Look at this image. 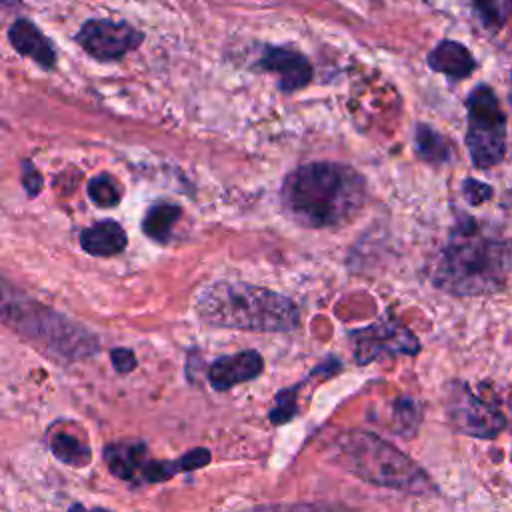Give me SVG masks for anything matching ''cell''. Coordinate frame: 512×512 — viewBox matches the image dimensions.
I'll list each match as a JSON object with an SVG mask.
<instances>
[{"instance_id": "obj_26", "label": "cell", "mask_w": 512, "mask_h": 512, "mask_svg": "<svg viewBox=\"0 0 512 512\" xmlns=\"http://www.w3.org/2000/svg\"><path fill=\"white\" fill-rule=\"evenodd\" d=\"M22 184H24V190L28 196H36L42 188V176L30 162L22 164Z\"/></svg>"}, {"instance_id": "obj_23", "label": "cell", "mask_w": 512, "mask_h": 512, "mask_svg": "<svg viewBox=\"0 0 512 512\" xmlns=\"http://www.w3.org/2000/svg\"><path fill=\"white\" fill-rule=\"evenodd\" d=\"M304 382L296 384L294 388H286V390H280L276 394V402H274V408L270 410V422L272 424H284L288 422L294 414H296V408H298V390Z\"/></svg>"}, {"instance_id": "obj_3", "label": "cell", "mask_w": 512, "mask_h": 512, "mask_svg": "<svg viewBox=\"0 0 512 512\" xmlns=\"http://www.w3.org/2000/svg\"><path fill=\"white\" fill-rule=\"evenodd\" d=\"M328 454L336 466L364 482L408 494H430L436 490L428 474L412 458L374 432H344L332 442Z\"/></svg>"}, {"instance_id": "obj_9", "label": "cell", "mask_w": 512, "mask_h": 512, "mask_svg": "<svg viewBox=\"0 0 512 512\" xmlns=\"http://www.w3.org/2000/svg\"><path fill=\"white\" fill-rule=\"evenodd\" d=\"M354 356L358 364H368L388 354H416L420 350L418 338L394 320L376 322L350 334Z\"/></svg>"}, {"instance_id": "obj_11", "label": "cell", "mask_w": 512, "mask_h": 512, "mask_svg": "<svg viewBox=\"0 0 512 512\" xmlns=\"http://www.w3.org/2000/svg\"><path fill=\"white\" fill-rule=\"evenodd\" d=\"M262 368V356L256 350H244L214 360L208 368V380L214 390H230L236 384L256 378Z\"/></svg>"}, {"instance_id": "obj_7", "label": "cell", "mask_w": 512, "mask_h": 512, "mask_svg": "<svg viewBox=\"0 0 512 512\" xmlns=\"http://www.w3.org/2000/svg\"><path fill=\"white\" fill-rule=\"evenodd\" d=\"M446 414L454 430L474 438H494L504 428V414L480 398L464 382H454L446 398Z\"/></svg>"}, {"instance_id": "obj_18", "label": "cell", "mask_w": 512, "mask_h": 512, "mask_svg": "<svg viewBox=\"0 0 512 512\" xmlns=\"http://www.w3.org/2000/svg\"><path fill=\"white\" fill-rule=\"evenodd\" d=\"M414 144H416L418 156L422 160H426L428 164L440 166V164H446L452 158L450 142L428 124H418L416 126Z\"/></svg>"}, {"instance_id": "obj_5", "label": "cell", "mask_w": 512, "mask_h": 512, "mask_svg": "<svg viewBox=\"0 0 512 512\" xmlns=\"http://www.w3.org/2000/svg\"><path fill=\"white\" fill-rule=\"evenodd\" d=\"M468 130L466 146L476 168L498 166L506 156V116L496 92L478 84L466 98Z\"/></svg>"}, {"instance_id": "obj_16", "label": "cell", "mask_w": 512, "mask_h": 512, "mask_svg": "<svg viewBox=\"0 0 512 512\" xmlns=\"http://www.w3.org/2000/svg\"><path fill=\"white\" fill-rule=\"evenodd\" d=\"M80 244L92 256H112L126 248L128 238L118 222L102 220L82 230Z\"/></svg>"}, {"instance_id": "obj_1", "label": "cell", "mask_w": 512, "mask_h": 512, "mask_svg": "<svg viewBox=\"0 0 512 512\" xmlns=\"http://www.w3.org/2000/svg\"><path fill=\"white\" fill-rule=\"evenodd\" d=\"M284 212L306 228L348 222L366 200V182L350 166L312 162L296 168L282 184Z\"/></svg>"}, {"instance_id": "obj_17", "label": "cell", "mask_w": 512, "mask_h": 512, "mask_svg": "<svg viewBox=\"0 0 512 512\" xmlns=\"http://www.w3.org/2000/svg\"><path fill=\"white\" fill-rule=\"evenodd\" d=\"M210 462V452L206 448H194L182 454L178 460H162V462H146L142 468V478L146 482H166L178 472H188L202 468Z\"/></svg>"}, {"instance_id": "obj_2", "label": "cell", "mask_w": 512, "mask_h": 512, "mask_svg": "<svg viewBox=\"0 0 512 512\" xmlns=\"http://www.w3.org/2000/svg\"><path fill=\"white\" fill-rule=\"evenodd\" d=\"M204 324L250 332H290L300 322L296 304L268 288L220 280L206 286L194 302Z\"/></svg>"}, {"instance_id": "obj_19", "label": "cell", "mask_w": 512, "mask_h": 512, "mask_svg": "<svg viewBox=\"0 0 512 512\" xmlns=\"http://www.w3.org/2000/svg\"><path fill=\"white\" fill-rule=\"evenodd\" d=\"M180 216V208L174 204H156L152 206L144 220H142V230L148 238L154 242L166 244L172 236V228Z\"/></svg>"}, {"instance_id": "obj_4", "label": "cell", "mask_w": 512, "mask_h": 512, "mask_svg": "<svg viewBox=\"0 0 512 512\" xmlns=\"http://www.w3.org/2000/svg\"><path fill=\"white\" fill-rule=\"evenodd\" d=\"M506 248L500 242L460 232L440 254L432 274L434 286L454 296L494 292L506 276Z\"/></svg>"}, {"instance_id": "obj_28", "label": "cell", "mask_w": 512, "mask_h": 512, "mask_svg": "<svg viewBox=\"0 0 512 512\" xmlns=\"http://www.w3.org/2000/svg\"><path fill=\"white\" fill-rule=\"evenodd\" d=\"M68 512H110V510H106V508H86L84 504H72L68 508Z\"/></svg>"}, {"instance_id": "obj_24", "label": "cell", "mask_w": 512, "mask_h": 512, "mask_svg": "<svg viewBox=\"0 0 512 512\" xmlns=\"http://www.w3.org/2000/svg\"><path fill=\"white\" fill-rule=\"evenodd\" d=\"M462 194H464V198H466L470 204L478 206V204L488 202V200L492 198L494 190H492L486 182H480V180H476V178H466V180L462 182Z\"/></svg>"}, {"instance_id": "obj_21", "label": "cell", "mask_w": 512, "mask_h": 512, "mask_svg": "<svg viewBox=\"0 0 512 512\" xmlns=\"http://www.w3.org/2000/svg\"><path fill=\"white\" fill-rule=\"evenodd\" d=\"M236 512H356L348 506L334 502H282V504H258Z\"/></svg>"}, {"instance_id": "obj_10", "label": "cell", "mask_w": 512, "mask_h": 512, "mask_svg": "<svg viewBox=\"0 0 512 512\" xmlns=\"http://www.w3.org/2000/svg\"><path fill=\"white\" fill-rule=\"evenodd\" d=\"M260 66L278 78V86L286 92L304 88L312 80L310 62L290 48H266Z\"/></svg>"}, {"instance_id": "obj_8", "label": "cell", "mask_w": 512, "mask_h": 512, "mask_svg": "<svg viewBox=\"0 0 512 512\" xmlns=\"http://www.w3.org/2000/svg\"><path fill=\"white\" fill-rule=\"evenodd\" d=\"M144 34L128 22L88 20L76 34V42L96 60H118L136 50Z\"/></svg>"}, {"instance_id": "obj_14", "label": "cell", "mask_w": 512, "mask_h": 512, "mask_svg": "<svg viewBox=\"0 0 512 512\" xmlns=\"http://www.w3.org/2000/svg\"><path fill=\"white\" fill-rule=\"evenodd\" d=\"M428 66L434 72L444 74L452 80H462L472 74V70L476 68V60L464 44L456 40H442L428 54Z\"/></svg>"}, {"instance_id": "obj_25", "label": "cell", "mask_w": 512, "mask_h": 512, "mask_svg": "<svg viewBox=\"0 0 512 512\" xmlns=\"http://www.w3.org/2000/svg\"><path fill=\"white\" fill-rule=\"evenodd\" d=\"M394 418L400 422V430H416L418 428V408L410 398H402L394 406Z\"/></svg>"}, {"instance_id": "obj_6", "label": "cell", "mask_w": 512, "mask_h": 512, "mask_svg": "<svg viewBox=\"0 0 512 512\" xmlns=\"http://www.w3.org/2000/svg\"><path fill=\"white\" fill-rule=\"evenodd\" d=\"M14 328L30 340L44 344L50 354L60 356L62 360H76L98 348V342L82 326H76L50 310L18 314Z\"/></svg>"}, {"instance_id": "obj_13", "label": "cell", "mask_w": 512, "mask_h": 512, "mask_svg": "<svg viewBox=\"0 0 512 512\" xmlns=\"http://www.w3.org/2000/svg\"><path fill=\"white\" fill-rule=\"evenodd\" d=\"M8 40L18 54L32 58L42 68H54V64H56L54 46L38 30V26L32 24L30 20H26V18L14 20L8 28Z\"/></svg>"}, {"instance_id": "obj_20", "label": "cell", "mask_w": 512, "mask_h": 512, "mask_svg": "<svg viewBox=\"0 0 512 512\" xmlns=\"http://www.w3.org/2000/svg\"><path fill=\"white\" fill-rule=\"evenodd\" d=\"M474 6L476 16L488 30H500L510 14H512V0H470Z\"/></svg>"}, {"instance_id": "obj_15", "label": "cell", "mask_w": 512, "mask_h": 512, "mask_svg": "<svg viewBox=\"0 0 512 512\" xmlns=\"http://www.w3.org/2000/svg\"><path fill=\"white\" fill-rule=\"evenodd\" d=\"M104 462L108 470L120 480H132L136 472L144 468L146 458V442L142 440H120L104 446Z\"/></svg>"}, {"instance_id": "obj_27", "label": "cell", "mask_w": 512, "mask_h": 512, "mask_svg": "<svg viewBox=\"0 0 512 512\" xmlns=\"http://www.w3.org/2000/svg\"><path fill=\"white\" fill-rule=\"evenodd\" d=\"M110 360L114 364V368L120 372V374H126V372H132L134 366H136V356L132 350L128 348H114L110 352Z\"/></svg>"}, {"instance_id": "obj_12", "label": "cell", "mask_w": 512, "mask_h": 512, "mask_svg": "<svg viewBox=\"0 0 512 512\" xmlns=\"http://www.w3.org/2000/svg\"><path fill=\"white\" fill-rule=\"evenodd\" d=\"M46 442L50 446V452L68 466H88L92 460V450L86 438V432L72 424L58 420L46 430Z\"/></svg>"}, {"instance_id": "obj_22", "label": "cell", "mask_w": 512, "mask_h": 512, "mask_svg": "<svg viewBox=\"0 0 512 512\" xmlns=\"http://www.w3.org/2000/svg\"><path fill=\"white\" fill-rule=\"evenodd\" d=\"M88 196L100 208H112L120 202V186L110 174H98L88 182Z\"/></svg>"}]
</instances>
